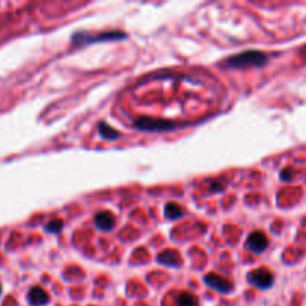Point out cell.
Returning a JSON list of instances; mask_svg holds the SVG:
<instances>
[{"instance_id": "obj_5", "label": "cell", "mask_w": 306, "mask_h": 306, "mask_svg": "<svg viewBox=\"0 0 306 306\" xmlns=\"http://www.w3.org/2000/svg\"><path fill=\"white\" fill-rule=\"evenodd\" d=\"M205 282L211 287V288H214V290H217V291H220V293H230L231 290H233V284H231V281L227 280V278H224V277H220V275H217V274H208L206 277H205Z\"/></svg>"}, {"instance_id": "obj_2", "label": "cell", "mask_w": 306, "mask_h": 306, "mask_svg": "<svg viewBox=\"0 0 306 306\" xmlns=\"http://www.w3.org/2000/svg\"><path fill=\"white\" fill-rule=\"evenodd\" d=\"M126 35L123 31H105V33H75L72 38V44L75 47H84L93 42H106V41H117V39H124Z\"/></svg>"}, {"instance_id": "obj_9", "label": "cell", "mask_w": 306, "mask_h": 306, "mask_svg": "<svg viewBox=\"0 0 306 306\" xmlns=\"http://www.w3.org/2000/svg\"><path fill=\"white\" fill-rule=\"evenodd\" d=\"M157 261L160 264H166L169 267H175L178 266L179 261H181V257H179L178 253L172 251V250H167V251H163L161 254L157 257Z\"/></svg>"}, {"instance_id": "obj_3", "label": "cell", "mask_w": 306, "mask_h": 306, "mask_svg": "<svg viewBox=\"0 0 306 306\" xmlns=\"http://www.w3.org/2000/svg\"><path fill=\"white\" fill-rule=\"evenodd\" d=\"M134 127L139 130H145V131H164V130H171L175 127V124L172 121H164V120H154V118H139L134 121Z\"/></svg>"}, {"instance_id": "obj_7", "label": "cell", "mask_w": 306, "mask_h": 306, "mask_svg": "<svg viewBox=\"0 0 306 306\" xmlns=\"http://www.w3.org/2000/svg\"><path fill=\"white\" fill-rule=\"evenodd\" d=\"M27 299H28V303L33 306H44L48 303L50 300V296L45 290H42L41 287H35L28 291L27 294Z\"/></svg>"}, {"instance_id": "obj_10", "label": "cell", "mask_w": 306, "mask_h": 306, "mask_svg": "<svg viewBox=\"0 0 306 306\" xmlns=\"http://www.w3.org/2000/svg\"><path fill=\"white\" fill-rule=\"evenodd\" d=\"M164 215L169 220H178L184 215V209L177 203H167L164 208Z\"/></svg>"}, {"instance_id": "obj_4", "label": "cell", "mask_w": 306, "mask_h": 306, "mask_svg": "<svg viewBox=\"0 0 306 306\" xmlns=\"http://www.w3.org/2000/svg\"><path fill=\"white\" fill-rule=\"evenodd\" d=\"M248 281L258 288H269L274 284V275L267 269H255L248 274Z\"/></svg>"}, {"instance_id": "obj_12", "label": "cell", "mask_w": 306, "mask_h": 306, "mask_svg": "<svg viewBox=\"0 0 306 306\" xmlns=\"http://www.w3.org/2000/svg\"><path fill=\"white\" fill-rule=\"evenodd\" d=\"M178 306H197V299L191 293H181L177 299Z\"/></svg>"}, {"instance_id": "obj_8", "label": "cell", "mask_w": 306, "mask_h": 306, "mask_svg": "<svg viewBox=\"0 0 306 306\" xmlns=\"http://www.w3.org/2000/svg\"><path fill=\"white\" fill-rule=\"evenodd\" d=\"M94 224L99 230L109 231L115 226V218L111 212H99L94 218Z\"/></svg>"}, {"instance_id": "obj_13", "label": "cell", "mask_w": 306, "mask_h": 306, "mask_svg": "<svg viewBox=\"0 0 306 306\" xmlns=\"http://www.w3.org/2000/svg\"><path fill=\"white\" fill-rule=\"evenodd\" d=\"M61 229H63V221L61 220H52L45 227V230L48 233H58V231H61Z\"/></svg>"}, {"instance_id": "obj_6", "label": "cell", "mask_w": 306, "mask_h": 306, "mask_svg": "<svg viewBox=\"0 0 306 306\" xmlns=\"http://www.w3.org/2000/svg\"><path fill=\"white\" fill-rule=\"evenodd\" d=\"M269 242H267V237L264 233L261 231H254L248 236V241H247V248L254 253V254H260L263 253L266 248H267Z\"/></svg>"}, {"instance_id": "obj_14", "label": "cell", "mask_w": 306, "mask_h": 306, "mask_svg": "<svg viewBox=\"0 0 306 306\" xmlns=\"http://www.w3.org/2000/svg\"><path fill=\"white\" fill-rule=\"evenodd\" d=\"M0 293H2V287H0Z\"/></svg>"}, {"instance_id": "obj_1", "label": "cell", "mask_w": 306, "mask_h": 306, "mask_svg": "<svg viewBox=\"0 0 306 306\" xmlns=\"http://www.w3.org/2000/svg\"><path fill=\"white\" fill-rule=\"evenodd\" d=\"M267 63V57L260 51H245L231 55L226 60V66L231 69H247V67H261Z\"/></svg>"}, {"instance_id": "obj_11", "label": "cell", "mask_w": 306, "mask_h": 306, "mask_svg": "<svg viewBox=\"0 0 306 306\" xmlns=\"http://www.w3.org/2000/svg\"><path fill=\"white\" fill-rule=\"evenodd\" d=\"M99 133H100L102 138L108 139V141L117 139V138L120 136V133H118L115 128H112L109 124H106V123H100V124H99Z\"/></svg>"}]
</instances>
